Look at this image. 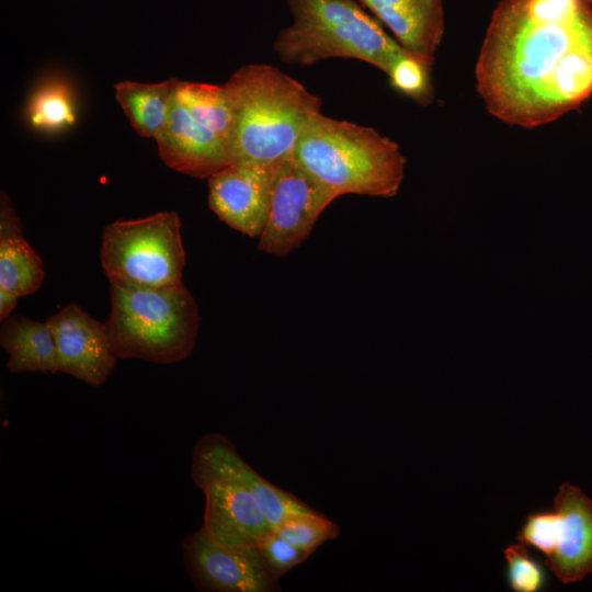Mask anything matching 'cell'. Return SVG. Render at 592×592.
Listing matches in <instances>:
<instances>
[{
    "instance_id": "obj_1",
    "label": "cell",
    "mask_w": 592,
    "mask_h": 592,
    "mask_svg": "<svg viewBox=\"0 0 592 592\" xmlns=\"http://www.w3.org/2000/svg\"><path fill=\"white\" fill-rule=\"evenodd\" d=\"M476 86L490 114L537 127L592 93V3L500 0L476 64Z\"/></svg>"
},
{
    "instance_id": "obj_2",
    "label": "cell",
    "mask_w": 592,
    "mask_h": 592,
    "mask_svg": "<svg viewBox=\"0 0 592 592\" xmlns=\"http://www.w3.org/2000/svg\"><path fill=\"white\" fill-rule=\"evenodd\" d=\"M234 113L232 163L273 167L294 155L321 100L296 79L266 64L237 69L224 83Z\"/></svg>"
},
{
    "instance_id": "obj_3",
    "label": "cell",
    "mask_w": 592,
    "mask_h": 592,
    "mask_svg": "<svg viewBox=\"0 0 592 592\" xmlns=\"http://www.w3.org/2000/svg\"><path fill=\"white\" fill-rule=\"evenodd\" d=\"M293 157L338 196H395L405 177L399 145L375 128L322 113L303 130Z\"/></svg>"
},
{
    "instance_id": "obj_4",
    "label": "cell",
    "mask_w": 592,
    "mask_h": 592,
    "mask_svg": "<svg viewBox=\"0 0 592 592\" xmlns=\"http://www.w3.org/2000/svg\"><path fill=\"white\" fill-rule=\"evenodd\" d=\"M293 21L281 30L274 52L286 64L311 66L328 58H353L386 75L405 50L353 0H287Z\"/></svg>"
},
{
    "instance_id": "obj_5",
    "label": "cell",
    "mask_w": 592,
    "mask_h": 592,
    "mask_svg": "<svg viewBox=\"0 0 592 592\" xmlns=\"http://www.w3.org/2000/svg\"><path fill=\"white\" fill-rule=\"evenodd\" d=\"M110 286L111 312L105 325L118 358L172 364L191 355L200 315L183 283L160 288Z\"/></svg>"
},
{
    "instance_id": "obj_6",
    "label": "cell",
    "mask_w": 592,
    "mask_h": 592,
    "mask_svg": "<svg viewBox=\"0 0 592 592\" xmlns=\"http://www.w3.org/2000/svg\"><path fill=\"white\" fill-rule=\"evenodd\" d=\"M100 259L110 284L160 288L182 283L185 251L179 215L159 212L109 224Z\"/></svg>"
},
{
    "instance_id": "obj_7",
    "label": "cell",
    "mask_w": 592,
    "mask_h": 592,
    "mask_svg": "<svg viewBox=\"0 0 592 592\" xmlns=\"http://www.w3.org/2000/svg\"><path fill=\"white\" fill-rule=\"evenodd\" d=\"M337 197L294 157L280 161L273 167L270 210L259 249L276 257L288 254L306 240Z\"/></svg>"
},
{
    "instance_id": "obj_8",
    "label": "cell",
    "mask_w": 592,
    "mask_h": 592,
    "mask_svg": "<svg viewBox=\"0 0 592 592\" xmlns=\"http://www.w3.org/2000/svg\"><path fill=\"white\" fill-rule=\"evenodd\" d=\"M181 551L194 587L208 592H276L278 580L267 570L258 546H229L202 526L187 535Z\"/></svg>"
},
{
    "instance_id": "obj_9",
    "label": "cell",
    "mask_w": 592,
    "mask_h": 592,
    "mask_svg": "<svg viewBox=\"0 0 592 592\" xmlns=\"http://www.w3.org/2000/svg\"><path fill=\"white\" fill-rule=\"evenodd\" d=\"M191 477L200 489L215 480L232 481L246 488L259 500L274 530L292 515L315 511L264 479L240 456L232 442L218 433H207L196 442Z\"/></svg>"
},
{
    "instance_id": "obj_10",
    "label": "cell",
    "mask_w": 592,
    "mask_h": 592,
    "mask_svg": "<svg viewBox=\"0 0 592 592\" xmlns=\"http://www.w3.org/2000/svg\"><path fill=\"white\" fill-rule=\"evenodd\" d=\"M57 348L59 372L91 386H101L116 361L106 325L70 304L47 320Z\"/></svg>"
},
{
    "instance_id": "obj_11",
    "label": "cell",
    "mask_w": 592,
    "mask_h": 592,
    "mask_svg": "<svg viewBox=\"0 0 592 592\" xmlns=\"http://www.w3.org/2000/svg\"><path fill=\"white\" fill-rule=\"evenodd\" d=\"M273 167L234 162L217 171L207 179L209 208L229 227L259 238L269 216Z\"/></svg>"
},
{
    "instance_id": "obj_12",
    "label": "cell",
    "mask_w": 592,
    "mask_h": 592,
    "mask_svg": "<svg viewBox=\"0 0 592 592\" xmlns=\"http://www.w3.org/2000/svg\"><path fill=\"white\" fill-rule=\"evenodd\" d=\"M155 139L169 168L197 179H208L232 163L229 144L197 122L175 92L168 119Z\"/></svg>"
},
{
    "instance_id": "obj_13",
    "label": "cell",
    "mask_w": 592,
    "mask_h": 592,
    "mask_svg": "<svg viewBox=\"0 0 592 592\" xmlns=\"http://www.w3.org/2000/svg\"><path fill=\"white\" fill-rule=\"evenodd\" d=\"M555 542L546 563L560 582L592 573V500L576 485L562 483L554 499Z\"/></svg>"
},
{
    "instance_id": "obj_14",
    "label": "cell",
    "mask_w": 592,
    "mask_h": 592,
    "mask_svg": "<svg viewBox=\"0 0 592 592\" xmlns=\"http://www.w3.org/2000/svg\"><path fill=\"white\" fill-rule=\"evenodd\" d=\"M206 532L219 543L258 546L274 528L259 500L238 483L215 480L204 485Z\"/></svg>"
},
{
    "instance_id": "obj_15",
    "label": "cell",
    "mask_w": 592,
    "mask_h": 592,
    "mask_svg": "<svg viewBox=\"0 0 592 592\" xmlns=\"http://www.w3.org/2000/svg\"><path fill=\"white\" fill-rule=\"evenodd\" d=\"M403 49L433 65L444 32L442 0H358Z\"/></svg>"
},
{
    "instance_id": "obj_16",
    "label": "cell",
    "mask_w": 592,
    "mask_h": 592,
    "mask_svg": "<svg viewBox=\"0 0 592 592\" xmlns=\"http://www.w3.org/2000/svg\"><path fill=\"white\" fill-rule=\"evenodd\" d=\"M43 280V262L23 237L21 220L11 201L2 192L0 205V287L22 297L36 292Z\"/></svg>"
},
{
    "instance_id": "obj_17",
    "label": "cell",
    "mask_w": 592,
    "mask_h": 592,
    "mask_svg": "<svg viewBox=\"0 0 592 592\" xmlns=\"http://www.w3.org/2000/svg\"><path fill=\"white\" fill-rule=\"evenodd\" d=\"M0 343L9 354L7 368L11 373H59L56 342L47 321L10 315L3 320Z\"/></svg>"
},
{
    "instance_id": "obj_18",
    "label": "cell",
    "mask_w": 592,
    "mask_h": 592,
    "mask_svg": "<svg viewBox=\"0 0 592 592\" xmlns=\"http://www.w3.org/2000/svg\"><path fill=\"white\" fill-rule=\"evenodd\" d=\"M178 79L158 83L119 81L115 98L133 128L143 137L156 138L163 128L174 99Z\"/></svg>"
},
{
    "instance_id": "obj_19",
    "label": "cell",
    "mask_w": 592,
    "mask_h": 592,
    "mask_svg": "<svg viewBox=\"0 0 592 592\" xmlns=\"http://www.w3.org/2000/svg\"><path fill=\"white\" fill-rule=\"evenodd\" d=\"M175 96L197 122L224 138L230 147L234 113L224 84L178 80Z\"/></svg>"
},
{
    "instance_id": "obj_20",
    "label": "cell",
    "mask_w": 592,
    "mask_h": 592,
    "mask_svg": "<svg viewBox=\"0 0 592 592\" xmlns=\"http://www.w3.org/2000/svg\"><path fill=\"white\" fill-rule=\"evenodd\" d=\"M30 125L44 133H57L76 124L77 114L70 86L53 78L33 92L26 109Z\"/></svg>"
},
{
    "instance_id": "obj_21",
    "label": "cell",
    "mask_w": 592,
    "mask_h": 592,
    "mask_svg": "<svg viewBox=\"0 0 592 592\" xmlns=\"http://www.w3.org/2000/svg\"><path fill=\"white\" fill-rule=\"evenodd\" d=\"M274 532L289 544L312 554L326 542L340 535V527L318 511L292 515Z\"/></svg>"
},
{
    "instance_id": "obj_22",
    "label": "cell",
    "mask_w": 592,
    "mask_h": 592,
    "mask_svg": "<svg viewBox=\"0 0 592 592\" xmlns=\"http://www.w3.org/2000/svg\"><path fill=\"white\" fill-rule=\"evenodd\" d=\"M431 64L406 49L391 64L387 75L392 87L420 103L432 98Z\"/></svg>"
},
{
    "instance_id": "obj_23",
    "label": "cell",
    "mask_w": 592,
    "mask_h": 592,
    "mask_svg": "<svg viewBox=\"0 0 592 592\" xmlns=\"http://www.w3.org/2000/svg\"><path fill=\"white\" fill-rule=\"evenodd\" d=\"M506 580L515 592H537L545 587L543 567L528 554L524 544H513L504 549Z\"/></svg>"
},
{
    "instance_id": "obj_24",
    "label": "cell",
    "mask_w": 592,
    "mask_h": 592,
    "mask_svg": "<svg viewBox=\"0 0 592 592\" xmlns=\"http://www.w3.org/2000/svg\"><path fill=\"white\" fill-rule=\"evenodd\" d=\"M258 548L267 570L277 580L311 555L289 544L274 531L260 542Z\"/></svg>"
},
{
    "instance_id": "obj_25",
    "label": "cell",
    "mask_w": 592,
    "mask_h": 592,
    "mask_svg": "<svg viewBox=\"0 0 592 592\" xmlns=\"http://www.w3.org/2000/svg\"><path fill=\"white\" fill-rule=\"evenodd\" d=\"M18 296L12 292L0 287V320L3 321L7 319L12 310L15 308L18 303Z\"/></svg>"
},
{
    "instance_id": "obj_26",
    "label": "cell",
    "mask_w": 592,
    "mask_h": 592,
    "mask_svg": "<svg viewBox=\"0 0 592 592\" xmlns=\"http://www.w3.org/2000/svg\"><path fill=\"white\" fill-rule=\"evenodd\" d=\"M592 3V0H589Z\"/></svg>"
}]
</instances>
